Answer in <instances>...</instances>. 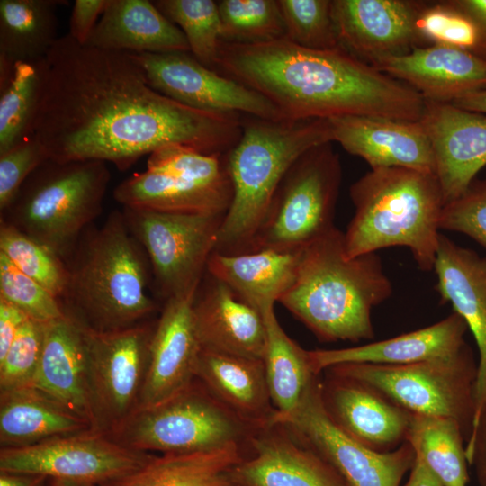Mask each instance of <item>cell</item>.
<instances>
[{"label": "cell", "instance_id": "6da1fadb", "mask_svg": "<svg viewBox=\"0 0 486 486\" xmlns=\"http://www.w3.org/2000/svg\"><path fill=\"white\" fill-rule=\"evenodd\" d=\"M33 136L57 162L99 160L122 171L168 145L225 155L238 141V113L178 103L151 87L129 52L58 37Z\"/></svg>", "mask_w": 486, "mask_h": 486}, {"label": "cell", "instance_id": "7a4b0ae2", "mask_svg": "<svg viewBox=\"0 0 486 486\" xmlns=\"http://www.w3.org/2000/svg\"><path fill=\"white\" fill-rule=\"evenodd\" d=\"M215 70L264 96L284 120L363 115L418 122L426 105L414 88L343 47L311 50L286 37L222 42Z\"/></svg>", "mask_w": 486, "mask_h": 486}, {"label": "cell", "instance_id": "3957f363", "mask_svg": "<svg viewBox=\"0 0 486 486\" xmlns=\"http://www.w3.org/2000/svg\"><path fill=\"white\" fill-rule=\"evenodd\" d=\"M392 285L376 253L347 258L334 227L302 250L295 280L279 302L322 342L374 338L371 314Z\"/></svg>", "mask_w": 486, "mask_h": 486}, {"label": "cell", "instance_id": "277c9868", "mask_svg": "<svg viewBox=\"0 0 486 486\" xmlns=\"http://www.w3.org/2000/svg\"><path fill=\"white\" fill-rule=\"evenodd\" d=\"M142 248L122 212L86 230L71 256L61 302L66 314L95 332H112L148 321L158 303L148 292Z\"/></svg>", "mask_w": 486, "mask_h": 486}, {"label": "cell", "instance_id": "5b68a950", "mask_svg": "<svg viewBox=\"0 0 486 486\" xmlns=\"http://www.w3.org/2000/svg\"><path fill=\"white\" fill-rule=\"evenodd\" d=\"M332 141L328 119H242L241 136L225 154L233 195L214 251L225 255L249 252L290 167L311 148Z\"/></svg>", "mask_w": 486, "mask_h": 486}, {"label": "cell", "instance_id": "8992f818", "mask_svg": "<svg viewBox=\"0 0 486 486\" xmlns=\"http://www.w3.org/2000/svg\"><path fill=\"white\" fill-rule=\"evenodd\" d=\"M355 214L344 233L347 258L404 247L432 271L445 204L435 175L403 167L371 169L349 189Z\"/></svg>", "mask_w": 486, "mask_h": 486}, {"label": "cell", "instance_id": "52a82bcc", "mask_svg": "<svg viewBox=\"0 0 486 486\" xmlns=\"http://www.w3.org/2000/svg\"><path fill=\"white\" fill-rule=\"evenodd\" d=\"M110 178L103 161L48 159L27 178L1 214L65 261L101 213Z\"/></svg>", "mask_w": 486, "mask_h": 486}, {"label": "cell", "instance_id": "ba28073f", "mask_svg": "<svg viewBox=\"0 0 486 486\" xmlns=\"http://www.w3.org/2000/svg\"><path fill=\"white\" fill-rule=\"evenodd\" d=\"M256 428L234 414L197 379L154 406L138 409L108 434L146 453H191L239 446L248 450Z\"/></svg>", "mask_w": 486, "mask_h": 486}, {"label": "cell", "instance_id": "9c48e42d", "mask_svg": "<svg viewBox=\"0 0 486 486\" xmlns=\"http://www.w3.org/2000/svg\"><path fill=\"white\" fill-rule=\"evenodd\" d=\"M341 179L331 142L303 153L277 188L250 251H299L331 230Z\"/></svg>", "mask_w": 486, "mask_h": 486}, {"label": "cell", "instance_id": "30bf717a", "mask_svg": "<svg viewBox=\"0 0 486 486\" xmlns=\"http://www.w3.org/2000/svg\"><path fill=\"white\" fill-rule=\"evenodd\" d=\"M477 367L467 345L454 356L418 363H347L327 369L370 385L411 414L454 418L468 439L475 412Z\"/></svg>", "mask_w": 486, "mask_h": 486}, {"label": "cell", "instance_id": "8fae6325", "mask_svg": "<svg viewBox=\"0 0 486 486\" xmlns=\"http://www.w3.org/2000/svg\"><path fill=\"white\" fill-rule=\"evenodd\" d=\"M126 223L148 255L165 302L196 292L215 250L225 214L167 212L123 207Z\"/></svg>", "mask_w": 486, "mask_h": 486}, {"label": "cell", "instance_id": "7c38bea8", "mask_svg": "<svg viewBox=\"0 0 486 486\" xmlns=\"http://www.w3.org/2000/svg\"><path fill=\"white\" fill-rule=\"evenodd\" d=\"M156 321L95 332L84 327L92 429L106 435L140 404Z\"/></svg>", "mask_w": 486, "mask_h": 486}, {"label": "cell", "instance_id": "4fadbf2b", "mask_svg": "<svg viewBox=\"0 0 486 486\" xmlns=\"http://www.w3.org/2000/svg\"><path fill=\"white\" fill-rule=\"evenodd\" d=\"M153 455L126 447L90 428L27 446L1 447L0 471L112 484L139 470Z\"/></svg>", "mask_w": 486, "mask_h": 486}, {"label": "cell", "instance_id": "5bb4252c", "mask_svg": "<svg viewBox=\"0 0 486 486\" xmlns=\"http://www.w3.org/2000/svg\"><path fill=\"white\" fill-rule=\"evenodd\" d=\"M273 421L288 426L331 464L348 486H401L415 460V451L408 441L393 450L378 452L338 428L322 403L320 375L296 410L284 415L275 413Z\"/></svg>", "mask_w": 486, "mask_h": 486}, {"label": "cell", "instance_id": "9a60e30c", "mask_svg": "<svg viewBox=\"0 0 486 486\" xmlns=\"http://www.w3.org/2000/svg\"><path fill=\"white\" fill-rule=\"evenodd\" d=\"M129 54L151 87L186 106L212 112L284 120L264 96L203 66L190 52Z\"/></svg>", "mask_w": 486, "mask_h": 486}, {"label": "cell", "instance_id": "2e32d148", "mask_svg": "<svg viewBox=\"0 0 486 486\" xmlns=\"http://www.w3.org/2000/svg\"><path fill=\"white\" fill-rule=\"evenodd\" d=\"M230 479L232 486H348L331 464L275 421L253 434Z\"/></svg>", "mask_w": 486, "mask_h": 486}, {"label": "cell", "instance_id": "e0dca14e", "mask_svg": "<svg viewBox=\"0 0 486 486\" xmlns=\"http://www.w3.org/2000/svg\"><path fill=\"white\" fill-rule=\"evenodd\" d=\"M320 394L324 409L344 434L378 452L406 441L411 413L356 379L324 370Z\"/></svg>", "mask_w": 486, "mask_h": 486}, {"label": "cell", "instance_id": "ac0fdd59", "mask_svg": "<svg viewBox=\"0 0 486 486\" xmlns=\"http://www.w3.org/2000/svg\"><path fill=\"white\" fill-rule=\"evenodd\" d=\"M425 4L409 0H331L339 43L369 64L405 54L421 40L417 19Z\"/></svg>", "mask_w": 486, "mask_h": 486}, {"label": "cell", "instance_id": "d6986e66", "mask_svg": "<svg viewBox=\"0 0 486 486\" xmlns=\"http://www.w3.org/2000/svg\"><path fill=\"white\" fill-rule=\"evenodd\" d=\"M419 122L433 148L446 204L462 195L486 166V114L426 100Z\"/></svg>", "mask_w": 486, "mask_h": 486}, {"label": "cell", "instance_id": "ffe728a7", "mask_svg": "<svg viewBox=\"0 0 486 486\" xmlns=\"http://www.w3.org/2000/svg\"><path fill=\"white\" fill-rule=\"evenodd\" d=\"M196 292L167 299L156 320L148 371L138 409L174 396L195 379L202 353L193 316Z\"/></svg>", "mask_w": 486, "mask_h": 486}, {"label": "cell", "instance_id": "44dd1931", "mask_svg": "<svg viewBox=\"0 0 486 486\" xmlns=\"http://www.w3.org/2000/svg\"><path fill=\"white\" fill-rule=\"evenodd\" d=\"M333 141L371 169L403 167L435 175L430 140L419 121L345 115L328 119Z\"/></svg>", "mask_w": 486, "mask_h": 486}, {"label": "cell", "instance_id": "7402d4cb", "mask_svg": "<svg viewBox=\"0 0 486 486\" xmlns=\"http://www.w3.org/2000/svg\"><path fill=\"white\" fill-rule=\"evenodd\" d=\"M418 92L425 100L452 103L486 89V57L447 45L415 46L370 63Z\"/></svg>", "mask_w": 486, "mask_h": 486}, {"label": "cell", "instance_id": "603a6c76", "mask_svg": "<svg viewBox=\"0 0 486 486\" xmlns=\"http://www.w3.org/2000/svg\"><path fill=\"white\" fill-rule=\"evenodd\" d=\"M433 270L441 300L464 320L478 347L474 422L486 401V257L440 234Z\"/></svg>", "mask_w": 486, "mask_h": 486}, {"label": "cell", "instance_id": "cb8c5ba5", "mask_svg": "<svg viewBox=\"0 0 486 486\" xmlns=\"http://www.w3.org/2000/svg\"><path fill=\"white\" fill-rule=\"evenodd\" d=\"M195 331L203 350L262 359L266 346L263 315L226 284L209 274L193 304Z\"/></svg>", "mask_w": 486, "mask_h": 486}, {"label": "cell", "instance_id": "d4e9b609", "mask_svg": "<svg viewBox=\"0 0 486 486\" xmlns=\"http://www.w3.org/2000/svg\"><path fill=\"white\" fill-rule=\"evenodd\" d=\"M464 320L453 312L442 320L392 338L338 349L310 350L316 374L340 364H408L454 356L467 344Z\"/></svg>", "mask_w": 486, "mask_h": 486}, {"label": "cell", "instance_id": "484cf974", "mask_svg": "<svg viewBox=\"0 0 486 486\" xmlns=\"http://www.w3.org/2000/svg\"><path fill=\"white\" fill-rule=\"evenodd\" d=\"M32 386L91 425L83 328L68 314L45 325L41 356Z\"/></svg>", "mask_w": 486, "mask_h": 486}, {"label": "cell", "instance_id": "4316f807", "mask_svg": "<svg viewBox=\"0 0 486 486\" xmlns=\"http://www.w3.org/2000/svg\"><path fill=\"white\" fill-rule=\"evenodd\" d=\"M86 46L133 53L190 52L183 32L148 0H108Z\"/></svg>", "mask_w": 486, "mask_h": 486}, {"label": "cell", "instance_id": "83f0119b", "mask_svg": "<svg viewBox=\"0 0 486 486\" xmlns=\"http://www.w3.org/2000/svg\"><path fill=\"white\" fill-rule=\"evenodd\" d=\"M302 250L258 249L237 255L213 251L206 272L263 315L292 285Z\"/></svg>", "mask_w": 486, "mask_h": 486}, {"label": "cell", "instance_id": "f1b7e54d", "mask_svg": "<svg viewBox=\"0 0 486 486\" xmlns=\"http://www.w3.org/2000/svg\"><path fill=\"white\" fill-rule=\"evenodd\" d=\"M195 377L244 421L262 428L276 412L262 359L202 350Z\"/></svg>", "mask_w": 486, "mask_h": 486}, {"label": "cell", "instance_id": "f546056e", "mask_svg": "<svg viewBox=\"0 0 486 486\" xmlns=\"http://www.w3.org/2000/svg\"><path fill=\"white\" fill-rule=\"evenodd\" d=\"M88 420L33 386L0 392L1 447H22L90 429Z\"/></svg>", "mask_w": 486, "mask_h": 486}, {"label": "cell", "instance_id": "4dcf8cb0", "mask_svg": "<svg viewBox=\"0 0 486 486\" xmlns=\"http://www.w3.org/2000/svg\"><path fill=\"white\" fill-rule=\"evenodd\" d=\"M232 187H214L146 170L119 184L114 199L123 207L167 212L226 214Z\"/></svg>", "mask_w": 486, "mask_h": 486}, {"label": "cell", "instance_id": "1f68e13d", "mask_svg": "<svg viewBox=\"0 0 486 486\" xmlns=\"http://www.w3.org/2000/svg\"><path fill=\"white\" fill-rule=\"evenodd\" d=\"M48 76L46 58H0V154L32 136Z\"/></svg>", "mask_w": 486, "mask_h": 486}, {"label": "cell", "instance_id": "d6a6232c", "mask_svg": "<svg viewBox=\"0 0 486 486\" xmlns=\"http://www.w3.org/2000/svg\"><path fill=\"white\" fill-rule=\"evenodd\" d=\"M239 446L154 454L142 467L112 486H232L230 474L243 458Z\"/></svg>", "mask_w": 486, "mask_h": 486}, {"label": "cell", "instance_id": "836d02e7", "mask_svg": "<svg viewBox=\"0 0 486 486\" xmlns=\"http://www.w3.org/2000/svg\"><path fill=\"white\" fill-rule=\"evenodd\" d=\"M63 0H0V58L10 62L47 57L58 37Z\"/></svg>", "mask_w": 486, "mask_h": 486}, {"label": "cell", "instance_id": "e575fe53", "mask_svg": "<svg viewBox=\"0 0 486 486\" xmlns=\"http://www.w3.org/2000/svg\"><path fill=\"white\" fill-rule=\"evenodd\" d=\"M266 346L263 358L272 403L277 414L292 412L320 374L311 364L310 350L292 339L280 325L274 309L263 314Z\"/></svg>", "mask_w": 486, "mask_h": 486}, {"label": "cell", "instance_id": "d590c367", "mask_svg": "<svg viewBox=\"0 0 486 486\" xmlns=\"http://www.w3.org/2000/svg\"><path fill=\"white\" fill-rule=\"evenodd\" d=\"M467 435L454 418L411 414L406 441L444 486H467Z\"/></svg>", "mask_w": 486, "mask_h": 486}, {"label": "cell", "instance_id": "8d00e7d4", "mask_svg": "<svg viewBox=\"0 0 486 486\" xmlns=\"http://www.w3.org/2000/svg\"><path fill=\"white\" fill-rule=\"evenodd\" d=\"M159 11L184 34L190 53L203 66L215 70L221 46L218 4L212 0H156Z\"/></svg>", "mask_w": 486, "mask_h": 486}, {"label": "cell", "instance_id": "74e56055", "mask_svg": "<svg viewBox=\"0 0 486 486\" xmlns=\"http://www.w3.org/2000/svg\"><path fill=\"white\" fill-rule=\"evenodd\" d=\"M223 42L257 44L285 37L277 0L217 1Z\"/></svg>", "mask_w": 486, "mask_h": 486}, {"label": "cell", "instance_id": "f35d334b", "mask_svg": "<svg viewBox=\"0 0 486 486\" xmlns=\"http://www.w3.org/2000/svg\"><path fill=\"white\" fill-rule=\"evenodd\" d=\"M0 253L60 301L68 283L66 262L11 223L1 220Z\"/></svg>", "mask_w": 486, "mask_h": 486}, {"label": "cell", "instance_id": "ab89813d", "mask_svg": "<svg viewBox=\"0 0 486 486\" xmlns=\"http://www.w3.org/2000/svg\"><path fill=\"white\" fill-rule=\"evenodd\" d=\"M277 3L289 40L319 50L342 47L332 17L331 0H277Z\"/></svg>", "mask_w": 486, "mask_h": 486}, {"label": "cell", "instance_id": "60d3db41", "mask_svg": "<svg viewBox=\"0 0 486 486\" xmlns=\"http://www.w3.org/2000/svg\"><path fill=\"white\" fill-rule=\"evenodd\" d=\"M147 170L207 186L232 187L225 155H206L182 145H168L152 152Z\"/></svg>", "mask_w": 486, "mask_h": 486}, {"label": "cell", "instance_id": "b9f144b4", "mask_svg": "<svg viewBox=\"0 0 486 486\" xmlns=\"http://www.w3.org/2000/svg\"><path fill=\"white\" fill-rule=\"evenodd\" d=\"M420 40L482 56V39L476 24L449 1L425 4L417 19Z\"/></svg>", "mask_w": 486, "mask_h": 486}, {"label": "cell", "instance_id": "7bdbcfd3", "mask_svg": "<svg viewBox=\"0 0 486 486\" xmlns=\"http://www.w3.org/2000/svg\"><path fill=\"white\" fill-rule=\"evenodd\" d=\"M0 299L28 318L47 323L66 313L61 301L40 283L19 270L0 253Z\"/></svg>", "mask_w": 486, "mask_h": 486}, {"label": "cell", "instance_id": "ee69618b", "mask_svg": "<svg viewBox=\"0 0 486 486\" xmlns=\"http://www.w3.org/2000/svg\"><path fill=\"white\" fill-rule=\"evenodd\" d=\"M46 323L28 318L8 351L0 359V392L33 385L45 336Z\"/></svg>", "mask_w": 486, "mask_h": 486}, {"label": "cell", "instance_id": "f6af8a7d", "mask_svg": "<svg viewBox=\"0 0 486 486\" xmlns=\"http://www.w3.org/2000/svg\"><path fill=\"white\" fill-rule=\"evenodd\" d=\"M439 228L463 233L486 249V179L474 180L462 195L443 206Z\"/></svg>", "mask_w": 486, "mask_h": 486}, {"label": "cell", "instance_id": "bcb514c9", "mask_svg": "<svg viewBox=\"0 0 486 486\" xmlns=\"http://www.w3.org/2000/svg\"><path fill=\"white\" fill-rule=\"evenodd\" d=\"M48 159L45 148L33 135L0 154L1 213L14 202L27 178Z\"/></svg>", "mask_w": 486, "mask_h": 486}, {"label": "cell", "instance_id": "7dc6e473", "mask_svg": "<svg viewBox=\"0 0 486 486\" xmlns=\"http://www.w3.org/2000/svg\"><path fill=\"white\" fill-rule=\"evenodd\" d=\"M108 0H76L73 4L68 32L77 43L86 45Z\"/></svg>", "mask_w": 486, "mask_h": 486}, {"label": "cell", "instance_id": "c3c4849f", "mask_svg": "<svg viewBox=\"0 0 486 486\" xmlns=\"http://www.w3.org/2000/svg\"><path fill=\"white\" fill-rule=\"evenodd\" d=\"M465 453L478 485L486 486V401L472 424Z\"/></svg>", "mask_w": 486, "mask_h": 486}, {"label": "cell", "instance_id": "681fc988", "mask_svg": "<svg viewBox=\"0 0 486 486\" xmlns=\"http://www.w3.org/2000/svg\"><path fill=\"white\" fill-rule=\"evenodd\" d=\"M28 317L18 308L0 299V359Z\"/></svg>", "mask_w": 486, "mask_h": 486}, {"label": "cell", "instance_id": "f907efd6", "mask_svg": "<svg viewBox=\"0 0 486 486\" xmlns=\"http://www.w3.org/2000/svg\"><path fill=\"white\" fill-rule=\"evenodd\" d=\"M449 3L476 24L482 39V56L486 57V0H451Z\"/></svg>", "mask_w": 486, "mask_h": 486}, {"label": "cell", "instance_id": "816d5d0a", "mask_svg": "<svg viewBox=\"0 0 486 486\" xmlns=\"http://www.w3.org/2000/svg\"><path fill=\"white\" fill-rule=\"evenodd\" d=\"M402 486H444L422 459L416 454L410 476Z\"/></svg>", "mask_w": 486, "mask_h": 486}, {"label": "cell", "instance_id": "f5cc1de1", "mask_svg": "<svg viewBox=\"0 0 486 486\" xmlns=\"http://www.w3.org/2000/svg\"><path fill=\"white\" fill-rule=\"evenodd\" d=\"M49 480L35 473L0 471V486H46Z\"/></svg>", "mask_w": 486, "mask_h": 486}, {"label": "cell", "instance_id": "db71d44e", "mask_svg": "<svg viewBox=\"0 0 486 486\" xmlns=\"http://www.w3.org/2000/svg\"><path fill=\"white\" fill-rule=\"evenodd\" d=\"M451 104L465 110L486 114V89L464 94Z\"/></svg>", "mask_w": 486, "mask_h": 486}, {"label": "cell", "instance_id": "11a10c76", "mask_svg": "<svg viewBox=\"0 0 486 486\" xmlns=\"http://www.w3.org/2000/svg\"><path fill=\"white\" fill-rule=\"evenodd\" d=\"M46 486H112V484H95L61 479H50Z\"/></svg>", "mask_w": 486, "mask_h": 486}]
</instances>
